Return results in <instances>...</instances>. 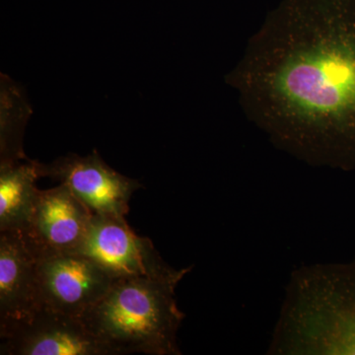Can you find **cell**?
I'll use <instances>...</instances> for the list:
<instances>
[{"label": "cell", "instance_id": "cell-1", "mask_svg": "<svg viewBox=\"0 0 355 355\" xmlns=\"http://www.w3.org/2000/svg\"><path fill=\"white\" fill-rule=\"evenodd\" d=\"M275 87L299 116L323 125L336 164L355 166V0H331L323 41L289 58Z\"/></svg>", "mask_w": 355, "mask_h": 355}, {"label": "cell", "instance_id": "cell-2", "mask_svg": "<svg viewBox=\"0 0 355 355\" xmlns=\"http://www.w3.org/2000/svg\"><path fill=\"white\" fill-rule=\"evenodd\" d=\"M268 354L355 355V259L291 272Z\"/></svg>", "mask_w": 355, "mask_h": 355}, {"label": "cell", "instance_id": "cell-3", "mask_svg": "<svg viewBox=\"0 0 355 355\" xmlns=\"http://www.w3.org/2000/svg\"><path fill=\"white\" fill-rule=\"evenodd\" d=\"M191 268L171 277L114 280L81 321L110 355H181L178 331L186 315L178 307L175 291Z\"/></svg>", "mask_w": 355, "mask_h": 355}, {"label": "cell", "instance_id": "cell-4", "mask_svg": "<svg viewBox=\"0 0 355 355\" xmlns=\"http://www.w3.org/2000/svg\"><path fill=\"white\" fill-rule=\"evenodd\" d=\"M76 254L97 263L112 279L166 277L177 275L148 238L135 234L125 218L93 214L87 234Z\"/></svg>", "mask_w": 355, "mask_h": 355}, {"label": "cell", "instance_id": "cell-5", "mask_svg": "<svg viewBox=\"0 0 355 355\" xmlns=\"http://www.w3.org/2000/svg\"><path fill=\"white\" fill-rule=\"evenodd\" d=\"M40 177L64 184L96 216L125 218L130 198L140 184L104 162L96 150L87 156L70 153L49 164L38 162Z\"/></svg>", "mask_w": 355, "mask_h": 355}, {"label": "cell", "instance_id": "cell-6", "mask_svg": "<svg viewBox=\"0 0 355 355\" xmlns=\"http://www.w3.org/2000/svg\"><path fill=\"white\" fill-rule=\"evenodd\" d=\"M37 275L41 307L78 318L113 284L97 263L76 253L39 257Z\"/></svg>", "mask_w": 355, "mask_h": 355}, {"label": "cell", "instance_id": "cell-7", "mask_svg": "<svg viewBox=\"0 0 355 355\" xmlns=\"http://www.w3.org/2000/svg\"><path fill=\"white\" fill-rule=\"evenodd\" d=\"M0 338L2 355H110L80 318L46 307Z\"/></svg>", "mask_w": 355, "mask_h": 355}, {"label": "cell", "instance_id": "cell-8", "mask_svg": "<svg viewBox=\"0 0 355 355\" xmlns=\"http://www.w3.org/2000/svg\"><path fill=\"white\" fill-rule=\"evenodd\" d=\"M93 214L84 203L60 184L40 190L29 226L22 237L32 253L46 254L76 253L86 234Z\"/></svg>", "mask_w": 355, "mask_h": 355}, {"label": "cell", "instance_id": "cell-9", "mask_svg": "<svg viewBox=\"0 0 355 355\" xmlns=\"http://www.w3.org/2000/svg\"><path fill=\"white\" fill-rule=\"evenodd\" d=\"M41 308L37 258L18 233L0 232V334Z\"/></svg>", "mask_w": 355, "mask_h": 355}, {"label": "cell", "instance_id": "cell-10", "mask_svg": "<svg viewBox=\"0 0 355 355\" xmlns=\"http://www.w3.org/2000/svg\"><path fill=\"white\" fill-rule=\"evenodd\" d=\"M0 163V232L24 234L40 190L38 161Z\"/></svg>", "mask_w": 355, "mask_h": 355}]
</instances>
